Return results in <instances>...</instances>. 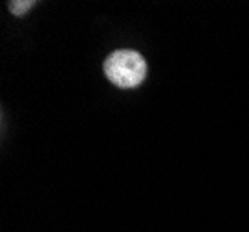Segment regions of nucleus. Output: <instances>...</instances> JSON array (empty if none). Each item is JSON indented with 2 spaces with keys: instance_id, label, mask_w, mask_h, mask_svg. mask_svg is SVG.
Instances as JSON below:
<instances>
[{
  "instance_id": "f257e3e1",
  "label": "nucleus",
  "mask_w": 249,
  "mask_h": 232,
  "mask_svg": "<svg viewBox=\"0 0 249 232\" xmlns=\"http://www.w3.org/2000/svg\"><path fill=\"white\" fill-rule=\"evenodd\" d=\"M104 74L117 87H136L147 76V64L143 56L136 50H115L104 60Z\"/></svg>"
},
{
  "instance_id": "f03ea898",
  "label": "nucleus",
  "mask_w": 249,
  "mask_h": 232,
  "mask_svg": "<svg viewBox=\"0 0 249 232\" xmlns=\"http://www.w3.org/2000/svg\"><path fill=\"white\" fill-rule=\"evenodd\" d=\"M8 6L13 15H24L32 6H36V2L34 0H15V2H10Z\"/></svg>"
}]
</instances>
